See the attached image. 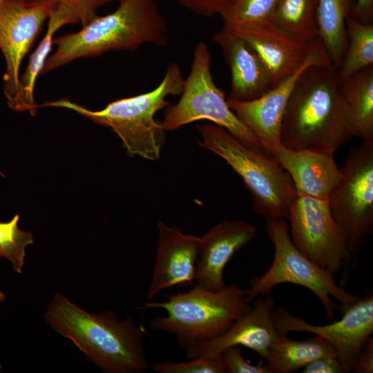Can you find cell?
Segmentation results:
<instances>
[{"mask_svg": "<svg viewBox=\"0 0 373 373\" xmlns=\"http://www.w3.org/2000/svg\"><path fill=\"white\" fill-rule=\"evenodd\" d=\"M44 318L86 358L106 373H143L150 367L144 344L145 330L128 316L112 310L90 313L59 292L48 303Z\"/></svg>", "mask_w": 373, "mask_h": 373, "instance_id": "cell-1", "label": "cell"}, {"mask_svg": "<svg viewBox=\"0 0 373 373\" xmlns=\"http://www.w3.org/2000/svg\"><path fill=\"white\" fill-rule=\"evenodd\" d=\"M352 137L337 69L309 67L296 82L284 112L280 129L283 146L334 155Z\"/></svg>", "mask_w": 373, "mask_h": 373, "instance_id": "cell-2", "label": "cell"}, {"mask_svg": "<svg viewBox=\"0 0 373 373\" xmlns=\"http://www.w3.org/2000/svg\"><path fill=\"white\" fill-rule=\"evenodd\" d=\"M169 33L156 0H125L114 12L96 16L79 31L54 38L57 48L47 58L41 75L77 59L111 50L134 52L149 44L164 46Z\"/></svg>", "mask_w": 373, "mask_h": 373, "instance_id": "cell-3", "label": "cell"}, {"mask_svg": "<svg viewBox=\"0 0 373 373\" xmlns=\"http://www.w3.org/2000/svg\"><path fill=\"white\" fill-rule=\"evenodd\" d=\"M184 79L179 64L171 63L160 84L153 90L109 103L99 111H91L68 99L46 102L37 107L66 108L102 126H108L122 140L127 153L155 161L160 158L166 131L155 119V114L170 104L169 95H179Z\"/></svg>", "mask_w": 373, "mask_h": 373, "instance_id": "cell-4", "label": "cell"}, {"mask_svg": "<svg viewBox=\"0 0 373 373\" xmlns=\"http://www.w3.org/2000/svg\"><path fill=\"white\" fill-rule=\"evenodd\" d=\"M163 302H145L144 309H162L166 314L151 321L157 331L176 336L181 348L218 337L251 307L246 290L238 284L211 291L196 285L191 290L166 296Z\"/></svg>", "mask_w": 373, "mask_h": 373, "instance_id": "cell-5", "label": "cell"}, {"mask_svg": "<svg viewBox=\"0 0 373 373\" xmlns=\"http://www.w3.org/2000/svg\"><path fill=\"white\" fill-rule=\"evenodd\" d=\"M199 145L223 158L249 190L254 212L287 220L296 192L288 173L263 149L251 147L214 124L198 125Z\"/></svg>", "mask_w": 373, "mask_h": 373, "instance_id": "cell-6", "label": "cell"}, {"mask_svg": "<svg viewBox=\"0 0 373 373\" xmlns=\"http://www.w3.org/2000/svg\"><path fill=\"white\" fill-rule=\"evenodd\" d=\"M265 219L266 232L274 245V256L267 271L250 280L249 287L245 289L249 302L270 294L278 285L291 283L310 290L323 305L326 317L333 319L338 307L332 298L341 304V310L358 299L338 285L333 274L309 260L295 247L285 218Z\"/></svg>", "mask_w": 373, "mask_h": 373, "instance_id": "cell-7", "label": "cell"}, {"mask_svg": "<svg viewBox=\"0 0 373 373\" xmlns=\"http://www.w3.org/2000/svg\"><path fill=\"white\" fill-rule=\"evenodd\" d=\"M179 101L166 107L160 122L166 131H173L189 123L207 119L222 127L244 144L262 149L255 135L230 108L224 92L211 75V56L204 41L195 46L188 77L184 81Z\"/></svg>", "mask_w": 373, "mask_h": 373, "instance_id": "cell-8", "label": "cell"}, {"mask_svg": "<svg viewBox=\"0 0 373 373\" xmlns=\"http://www.w3.org/2000/svg\"><path fill=\"white\" fill-rule=\"evenodd\" d=\"M340 171L327 200L351 258L358 256L373 231V144L362 142L352 148Z\"/></svg>", "mask_w": 373, "mask_h": 373, "instance_id": "cell-9", "label": "cell"}, {"mask_svg": "<svg viewBox=\"0 0 373 373\" xmlns=\"http://www.w3.org/2000/svg\"><path fill=\"white\" fill-rule=\"evenodd\" d=\"M287 220L291 241L303 255L333 274L347 266L350 260L347 241L327 200L296 196Z\"/></svg>", "mask_w": 373, "mask_h": 373, "instance_id": "cell-10", "label": "cell"}, {"mask_svg": "<svg viewBox=\"0 0 373 373\" xmlns=\"http://www.w3.org/2000/svg\"><path fill=\"white\" fill-rule=\"evenodd\" d=\"M55 4V1L0 0V50L6 63L3 90L8 106L15 111L23 112L19 80L22 60Z\"/></svg>", "mask_w": 373, "mask_h": 373, "instance_id": "cell-11", "label": "cell"}, {"mask_svg": "<svg viewBox=\"0 0 373 373\" xmlns=\"http://www.w3.org/2000/svg\"><path fill=\"white\" fill-rule=\"evenodd\" d=\"M334 66L321 40L310 44L308 54L298 69L261 97L247 102L227 100L238 119L255 135L262 149L274 157L283 147L280 129L291 93L300 75L312 66Z\"/></svg>", "mask_w": 373, "mask_h": 373, "instance_id": "cell-12", "label": "cell"}, {"mask_svg": "<svg viewBox=\"0 0 373 373\" xmlns=\"http://www.w3.org/2000/svg\"><path fill=\"white\" fill-rule=\"evenodd\" d=\"M343 317L332 323L314 325L292 315L283 307L273 310L271 316L278 334L309 332L318 336L335 349L345 373L351 371L353 361L373 333V293L370 290L342 309Z\"/></svg>", "mask_w": 373, "mask_h": 373, "instance_id": "cell-13", "label": "cell"}, {"mask_svg": "<svg viewBox=\"0 0 373 373\" xmlns=\"http://www.w3.org/2000/svg\"><path fill=\"white\" fill-rule=\"evenodd\" d=\"M227 28L255 50L269 74L272 88L298 69L310 47L311 41L283 30L271 19Z\"/></svg>", "mask_w": 373, "mask_h": 373, "instance_id": "cell-14", "label": "cell"}, {"mask_svg": "<svg viewBox=\"0 0 373 373\" xmlns=\"http://www.w3.org/2000/svg\"><path fill=\"white\" fill-rule=\"evenodd\" d=\"M274 307L270 294L254 299L253 307L218 337L184 348L188 358L211 357L226 348L238 345L256 352L261 361L279 335L271 316Z\"/></svg>", "mask_w": 373, "mask_h": 373, "instance_id": "cell-15", "label": "cell"}, {"mask_svg": "<svg viewBox=\"0 0 373 373\" xmlns=\"http://www.w3.org/2000/svg\"><path fill=\"white\" fill-rule=\"evenodd\" d=\"M156 256L146 298L175 285L188 287L195 280L200 237L183 233L160 220Z\"/></svg>", "mask_w": 373, "mask_h": 373, "instance_id": "cell-16", "label": "cell"}, {"mask_svg": "<svg viewBox=\"0 0 373 373\" xmlns=\"http://www.w3.org/2000/svg\"><path fill=\"white\" fill-rule=\"evenodd\" d=\"M256 227L244 220H224L200 237L195 265L197 285L220 291L227 284L223 272L227 263L243 247L253 240Z\"/></svg>", "mask_w": 373, "mask_h": 373, "instance_id": "cell-17", "label": "cell"}, {"mask_svg": "<svg viewBox=\"0 0 373 373\" xmlns=\"http://www.w3.org/2000/svg\"><path fill=\"white\" fill-rule=\"evenodd\" d=\"M213 39L220 48L231 71V84L227 100L251 101L272 88L267 68L244 39L223 27Z\"/></svg>", "mask_w": 373, "mask_h": 373, "instance_id": "cell-18", "label": "cell"}, {"mask_svg": "<svg viewBox=\"0 0 373 373\" xmlns=\"http://www.w3.org/2000/svg\"><path fill=\"white\" fill-rule=\"evenodd\" d=\"M276 159L291 178L297 196L327 200L340 178L334 155L283 146Z\"/></svg>", "mask_w": 373, "mask_h": 373, "instance_id": "cell-19", "label": "cell"}, {"mask_svg": "<svg viewBox=\"0 0 373 373\" xmlns=\"http://www.w3.org/2000/svg\"><path fill=\"white\" fill-rule=\"evenodd\" d=\"M339 88L352 135L373 144V65L350 76Z\"/></svg>", "mask_w": 373, "mask_h": 373, "instance_id": "cell-20", "label": "cell"}, {"mask_svg": "<svg viewBox=\"0 0 373 373\" xmlns=\"http://www.w3.org/2000/svg\"><path fill=\"white\" fill-rule=\"evenodd\" d=\"M324 356L337 357L334 347L316 336L305 340L289 338L279 334L264 358L270 373H290L303 368L312 361Z\"/></svg>", "mask_w": 373, "mask_h": 373, "instance_id": "cell-21", "label": "cell"}, {"mask_svg": "<svg viewBox=\"0 0 373 373\" xmlns=\"http://www.w3.org/2000/svg\"><path fill=\"white\" fill-rule=\"evenodd\" d=\"M356 0H318V37L324 45L333 66L338 69L347 48L345 21Z\"/></svg>", "mask_w": 373, "mask_h": 373, "instance_id": "cell-22", "label": "cell"}, {"mask_svg": "<svg viewBox=\"0 0 373 373\" xmlns=\"http://www.w3.org/2000/svg\"><path fill=\"white\" fill-rule=\"evenodd\" d=\"M47 31L35 51L31 54L25 72L20 77L23 111L35 115L37 104L35 101L34 89L37 77L44 66L45 62L53 45L55 32L67 24L73 23V20L59 10L52 8L48 17Z\"/></svg>", "mask_w": 373, "mask_h": 373, "instance_id": "cell-23", "label": "cell"}, {"mask_svg": "<svg viewBox=\"0 0 373 373\" xmlns=\"http://www.w3.org/2000/svg\"><path fill=\"white\" fill-rule=\"evenodd\" d=\"M345 26L347 44L337 69L339 84L354 73L373 65V24H365L348 16Z\"/></svg>", "mask_w": 373, "mask_h": 373, "instance_id": "cell-24", "label": "cell"}, {"mask_svg": "<svg viewBox=\"0 0 373 373\" xmlns=\"http://www.w3.org/2000/svg\"><path fill=\"white\" fill-rule=\"evenodd\" d=\"M318 0H278L271 20L283 30L308 41L318 37Z\"/></svg>", "mask_w": 373, "mask_h": 373, "instance_id": "cell-25", "label": "cell"}, {"mask_svg": "<svg viewBox=\"0 0 373 373\" xmlns=\"http://www.w3.org/2000/svg\"><path fill=\"white\" fill-rule=\"evenodd\" d=\"M19 218L16 214L8 222H0V258L10 261L17 274L22 272L26 247L34 242L32 232L18 227Z\"/></svg>", "mask_w": 373, "mask_h": 373, "instance_id": "cell-26", "label": "cell"}, {"mask_svg": "<svg viewBox=\"0 0 373 373\" xmlns=\"http://www.w3.org/2000/svg\"><path fill=\"white\" fill-rule=\"evenodd\" d=\"M278 0H233L220 13L224 27L271 19Z\"/></svg>", "mask_w": 373, "mask_h": 373, "instance_id": "cell-27", "label": "cell"}, {"mask_svg": "<svg viewBox=\"0 0 373 373\" xmlns=\"http://www.w3.org/2000/svg\"><path fill=\"white\" fill-rule=\"evenodd\" d=\"M150 367L157 373H227L220 354L211 357L189 358L184 362L164 361Z\"/></svg>", "mask_w": 373, "mask_h": 373, "instance_id": "cell-28", "label": "cell"}, {"mask_svg": "<svg viewBox=\"0 0 373 373\" xmlns=\"http://www.w3.org/2000/svg\"><path fill=\"white\" fill-rule=\"evenodd\" d=\"M30 2L55 1V8L69 15L75 23L86 25L97 15V10L113 0H26Z\"/></svg>", "mask_w": 373, "mask_h": 373, "instance_id": "cell-29", "label": "cell"}, {"mask_svg": "<svg viewBox=\"0 0 373 373\" xmlns=\"http://www.w3.org/2000/svg\"><path fill=\"white\" fill-rule=\"evenodd\" d=\"M227 373H270L266 365L251 364L246 360L240 346H231L220 353Z\"/></svg>", "mask_w": 373, "mask_h": 373, "instance_id": "cell-30", "label": "cell"}, {"mask_svg": "<svg viewBox=\"0 0 373 373\" xmlns=\"http://www.w3.org/2000/svg\"><path fill=\"white\" fill-rule=\"evenodd\" d=\"M193 13L205 17L219 15L233 0H172Z\"/></svg>", "mask_w": 373, "mask_h": 373, "instance_id": "cell-31", "label": "cell"}, {"mask_svg": "<svg viewBox=\"0 0 373 373\" xmlns=\"http://www.w3.org/2000/svg\"><path fill=\"white\" fill-rule=\"evenodd\" d=\"M303 373H345L341 362L335 356L316 358L302 368Z\"/></svg>", "mask_w": 373, "mask_h": 373, "instance_id": "cell-32", "label": "cell"}, {"mask_svg": "<svg viewBox=\"0 0 373 373\" xmlns=\"http://www.w3.org/2000/svg\"><path fill=\"white\" fill-rule=\"evenodd\" d=\"M351 371L356 373L373 372V337L370 336L356 355Z\"/></svg>", "mask_w": 373, "mask_h": 373, "instance_id": "cell-33", "label": "cell"}, {"mask_svg": "<svg viewBox=\"0 0 373 373\" xmlns=\"http://www.w3.org/2000/svg\"><path fill=\"white\" fill-rule=\"evenodd\" d=\"M365 24H373V0H356L350 15Z\"/></svg>", "mask_w": 373, "mask_h": 373, "instance_id": "cell-34", "label": "cell"}, {"mask_svg": "<svg viewBox=\"0 0 373 373\" xmlns=\"http://www.w3.org/2000/svg\"><path fill=\"white\" fill-rule=\"evenodd\" d=\"M6 300V295L3 292L0 291V303ZM2 370V365L0 363V371Z\"/></svg>", "mask_w": 373, "mask_h": 373, "instance_id": "cell-35", "label": "cell"}, {"mask_svg": "<svg viewBox=\"0 0 373 373\" xmlns=\"http://www.w3.org/2000/svg\"><path fill=\"white\" fill-rule=\"evenodd\" d=\"M119 1V3H122L123 1H124L125 0H118Z\"/></svg>", "mask_w": 373, "mask_h": 373, "instance_id": "cell-36", "label": "cell"}]
</instances>
